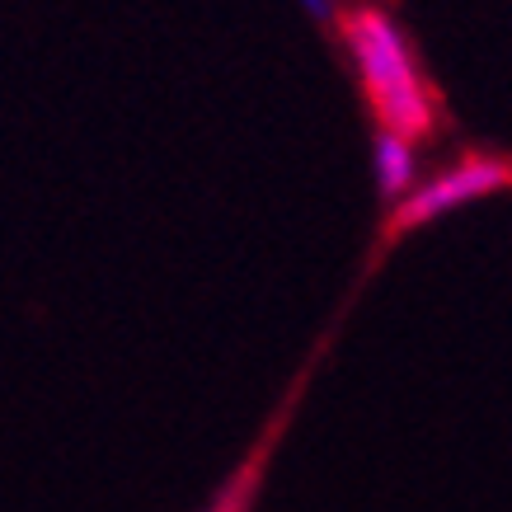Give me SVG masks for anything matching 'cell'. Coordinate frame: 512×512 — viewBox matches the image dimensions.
Returning <instances> with one entry per match:
<instances>
[{
    "label": "cell",
    "instance_id": "6da1fadb",
    "mask_svg": "<svg viewBox=\"0 0 512 512\" xmlns=\"http://www.w3.org/2000/svg\"><path fill=\"white\" fill-rule=\"evenodd\" d=\"M343 29H348L353 62L362 71L367 94H372L381 127L400 132L409 141L423 137L433 127V99L423 90V76H419V66H414V57H409L404 33L381 10H353Z\"/></svg>",
    "mask_w": 512,
    "mask_h": 512
},
{
    "label": "cell",
    "instance_id": "7a4b0ae2",
    "mask_svg": "<svg viewBox=\"0 0 512 512\" xmlns=\"http://www.w3.org/2000/svg\"><path fill=\"white\" fill-rule=\"evenodd\" d=\"M503 184H512V170L503 160H461V165L442 170L437 179H428V184L409 188L400 198V207H395V226H400V231L423 226V221L442 217L451 207H466V202H475V198H489V193H498Z\"/></svg>",
    "mask_w": 512,
    "mask_h": 512
},
{
    "label": "cell",
    "instance_id": "3957f363",
    "mask_svg": "<svg viewBox=\"0 0 512 512\" xmlns=\"http://www.w3.org/2000/svg\"><path fill=\"white\" fill-rule=\"evenodd\" d=\"M372 165H376V184H381V193H390V198H404V193L414 188V179H419L414 141L400 137V132H381V137H376Z\"/></svg>",
    "mask_w": 512,
    "mask_h": 512
},
{
    "label": "cell",
    "instance_id": "277c9868",
    "mask_svg": "<svg viewBox=\"0 0 512 512\" xmlns=\"http://www.w3.org/2000/svg\"><path fill=\"white\" fill-rule=\"evenodd\" d=\"M301 5H306L315 19H329V15H334V0H301Z\"/></svg>",
    "mask_w": 512,
    "mask_h": 512
}]
</instances>
